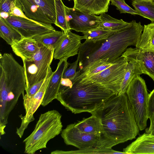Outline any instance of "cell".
Listing matches in <instances>:
<instances>
[{"mask_svg":"<svg viewBox=\"0 0 154 154\" xmlns=\"http://www.w3.org/2000/svg\"><path fill=\"white\" fill-rule=\"evenodd\" d=\"M90 113L101 125V134L94 147L112 149L135 138L139 133L126 93L115 94Z\"/></svg>","mask_w":154,"mask_h":154,"instance_id":"1","label":"cell"},{"mask_svg":"<svg viewBox=\"0 0 154 154\" xmlns=\"http://www.w3.org/2000/svg\"><path fill=\"white\" fill-rule=\"evenodd\" d=\"M143 28L140 22L132 20L129 26L106 39L96 42L85 41L78 52V71L82 72L99 60L112 63L121 56L128 46H135Z\"/></svg>","mask_w":154,"mask_h":154,"instance_id":"2","label":"cell"},{"mask_svg":"<svg viewBox=\"0 0 154 154\" xmlns=\"http://www.w3.org/2000/svg\"><path fill=\"white\" fill-rule=\"evenodd\" d=\"M71 88L60 86L57 99L74 114L94 111L115 94L95 82L75 79Z\"/></svg>","mask_w":154,"mask_h":154,"instance_id":"3","label":"cell"},{"mask_svg":"<svg viewBox=\"0 0 154 154\" xmlns=\"http://www.w3.org/2000/svg\"><path fill=\"white\" fill-rule=\"evenodd\" d=\"M26 88L23 66L9 62L0 65V133L5 134L9 115Z\"/></svg>","mask_w":154,"mask_h":154,"instance_id":"4","label":"cell"},{"mask_svg":"<svg viewBox=\"0 0 154 154\" xmlns=\"http://www.w3.org/2000/svg\"><path fill=\"white\" fill-rule=\"evenodd\" d=\"M61 117V114L56 110L41 114L33 131L23 141L24 153L33 154L46 148L49 141L61 133L63 126Z\"/></svg>","mask_w":154,"mask_h":154,"instance_id":"5","label":"cell"},{"mask_svg":"<svg viewBox=\"0 0 154 154\" xmlns=\"http://www.w3.org/2000/svg\"><path fill=\"white\" fill-rule=\"evenodd\" d=\"M126 94L131 107L136 122L140 131L146 126L148 117V94L145 81L137 76L130 82Z\"/></svg>","mask_w":154,"mask_h":154,"instance_id":"6","label":"cell"},{"mask_svg":"<svg viewBox=\"0 0 154 154\" xmlns=\"http://www.w3.org/2000/svg\"><path fill=\"white\" fill-rule=\"evenodd\" d=\"M39 44L40 49L32 58L23 60L26 81V90L45 79L54 58V48Z\"/></svg>","mask_w":154,"mask_h":154,"instance_id":"7","label":"cell"},{"mask_svg":"<svg viewBox=\"0 0 154 154\" xmlns=\"http://www.w3.org/2000/svg\"><path fill=\"white\" fill-rule=\"evenodd\" d=\"M16 7L29 18L46 23L56 20L54 0H15Z\"/></svg>","mask_w":154,"mask_h":154,"instance_id":"8","label":"cell"},{"mask_svg":"<svg viewBox=\"0 0 154 154\" xmlns=\"http://www.w3.org/2000/svg\"><path fill=\"white\" fill-rule=\"evenodd\" d=\"M128 63L127 59L121 56L115 60L113 65L100 72L82 80H77L82 82H96L117 94L120 92Z\"/></svg>","mask_w":154,"mask_h":154,"instance_id":"9","label":"cell"},{"mask_svg":"<svg viewBox=\"0 0 154 154\" xmlns=\"http://www.w3.org/2000/svg\"><path fill=\"white\" fill-rule=\"evenodd\" d=\"M5 20L8 24L18 31L23 38H33L56 30L51 24L39 22L30 19L9 16Z\"/></svg>","mask_w":154,"mask_h":154,"instance_id":"10","label":"cell"},{"mask_svg":"<svg viewBox=\"0 0 154 154\" xmlns=\"http://www.w3.org/2000/svg\"><path fill=\"white\" fill-rule=\"evenodd\" d=\"M53 72L50 66L45 81L39 90L32 97L23 103L25 114L24 116H19L21 122L20 127L17 128L16 132L20 138L22 137L25 130L30 123L34 120V114L41 104L48 83Z\"/></svg>","mask_w":154,"mask_h":154,"instance_id":"11","label":"cell"},{"mask_svg":"<svg viewBox=\"0 0 154 154\" xmlns=\"http://www.w3.org/2000/svg\"><path fill=\"white\" fill-rule=\"evenodd\" d=\"M66 20L71 30L83 32L98 28L100 23L99 16L83 12L65 5Z\"/></svg>","mask_w":154,"mask_h":154,"instance_id":"12","label":"cell"},{"mask_svg":"<svg viewBox=\"0 0 154 154\" xmlns=\"http://www.w3.org/2000/svg\"><path fill=\"white\" fill-rule=\"evenodd\" d=\"M61 133V137L66 145L74 146L79 149L94 147L99 139L97 136L80 131L75 123L67 125Z\"/></svg>","mask_w":154,"mask_h":154,"instance_id":"13","label":"cell"},{"mask_svg":"<svg viewBox=\"0 0 154 154\" xmlns=\"http://www.w3.org/2000/svg\"><path fill=\"white\" fill-rule=\"evenodd\" d=\"M121 56L124 57L128 62H136L142 73L148 75L154 81V51L129 48Z\"/></svg>","mask_w":154,"mask_h":154,"instance_id":"14","label":"cell"},{"mask_svg":"<svg viewBox=\"0 0 154 154\" xmlns=\"http://www.w3.org/2000/svg\"><path fill=\"white\" fill-rule=\"evenodd\" d=\"M82 36L73 33L71 30L64 34L59 45L54 50V58L56 60H67L78 54L82 45Z\"/></svg>","mask_w":154,"mask_h":154,"instance_id":"15","label":"cell"},{"mask_svg":"<svg viewBox=\"0 0 154 154\" xmlns=\"http://www.w3.org/2000/svg\"><path fill=\"white\" fill-rule=\"evenodd\" d=\"M67 60H60L56 70L51 76L41 104L42 106H47L53 100L57 99L63 75L69 64Z\"/></svg>","mask_w":154,"mask_h":154,"instance_id":"16","label":"cell"},{"mask_svg":"<svg viewBox=\"0 0 154 154\" xmlns=\"http://www.w3.org/2000/svg\"><path fill=\"white\" fill-rule=\"evenodd\" d=\"M123 152L126 154H154V134L145 133L140 135Z\"/></svg>","mask_w":154,"mask_h":154,"instance_id":"17","label":"cell"},{"mask_svg":"<svg viewBox=\"0 0 154 154\" xmlns=\"http://www.w3.org/2000/svg\"><path fill=\"white\" fill-rule=\"evenodd\" d=\"M11 47L14 53L22 60L32 58L40 48V45L33 38H23Z\"/></svg>","mask_w":154,"mask_h":154,"instance_id":"18","label":"cell"},{"mask_svg":"<svg viewBox=\"0 0 154 154\" xmlns=\"http://www.w3.org/2000/svg\"><path fill=\"white\" fill-rule=\"evenodd\" d=\"M73 8L88 14H100L108 11L110 0H73Z\"/></svg>","mask_w":154,"mask_h":154,"instance_id":"19","label":"cell"},{"mask_svg":"<svg viewBox=\"0 0 154 154\" xmlns=\"http://www.w3.org/2000/svg\"><path fill=\"white\" fill-rule=\"evenodd\" d=\"M75 123L81 131L97 136L99 139L101 133V125L99 119L95 115H92L90 117L84 118Z\"/></svg>","mask_w":154,"mask_h":154,"instance_id":"20","label":"cell"},{"mask_svg":"<svg viewBox=\"0 0 154 154\" xmlns=\"http://www.w3.org/2000/svg\"><path fill=\"white\" fill-rule=\"evenodd\" d=\"M143 30L137 42L136 48L154 51V23L144 25Z\"/></svg>","mask_w":154,"mask_h":154,"instance_id":"21","label":"cell"},{"mask_svg":"<svg viewBox=\"0 0 154 154\" xmlns=\"http://www.w3.org/2000/svg\"><path fill=\"white\" fill-rule=\"evenodd\" d=\"M99 17L101 21L98 28L118 31L126 27L131 24V22H127L122 19L118 20L114 18L106 13L101 14Z\"/></svg>","mask_w":154,"mask_h":154,"instance_id":"22","label":"cell"},{"mask_svg":"<svg viewBox=\"0 0 154 154\" xmlns=\"http://www.w3.org/2000/svg\"><path fill=\"white\" fill-rule=\"evenodd\" d=\"M143 74L138 64L134 61L128 62L125 72L121 83L119 94L126 93L131 81L137 76Z\"/></svg>","mask_w":154,"mask_h":154,"instance_id":"23","label":"cell"},{"mask_svg":"<svg viewBox=\"0 0 154 154\" xmlns=\"http://www.w3.org/2000/svg\"><path fill=\"white\" fill-rule=\"evenodd\" d=\"M0 36L11 46L23 38L20 34L0 17Z\"/></svg>","mask_w":154,"mask_h":154,"instance_id":"24","label":"cell"},{"mask_svg":"<svg viewBox=\"0 0 154 154\" xmlns=\"http://www.w3.org/2000/svg\"><path fill=\"white\" fill-rule=\"evenodd\" d=\"M115 61L111 63L106 60H99L96 61L82 72H79L77 71L75 79L82 80L97 74L113 65Z\"/></svg>","mask_w":154,"mask_h":154,"instance_id":"25","label":"cell"},{"mask_svg":"<svg viewBox=\"0 0 154 154\" xmlns=\"http://www.w3.org/2000/svg\"><path fill=\"white\" fill-rule=\"evenodd\" d=\"M63 34L64 32L63 31L55 30L38 35L33 38L38 44L51 47L55 50L60 42Z\"/></svg>","mask_w":154,"mask_h":154,"instance_id":"26","label":"cell"},{"mask_svg":"<svg viewBox=\"0 0 154 154\" xmlns=\"http://www.w3.org/2000/svg\"><path fill=\"white\" fill-rule=\"evenodd\" d=\"M132 4L142 17L154 23V1L153 0L133 1Z\"/></svg>","mask_w":154,"mask_h":154,"instance_id":"27","label":"cell"},{"mask_svg":"<svg viewBox=\"0 0 154 154\" xmlns=\"http://www.w3.org/2000/svg\"><path fill=\"white\" fill-rule=\"evenodd\" d=\"M56 20L54 24L64 33L71 30L66 20L65 5L62 0H54Z\"/></svg>","mask_w":154,"mask_h":154,"instance_id":"28","label":"cell"},{"mask_svg":"<svg viewBox=\"0 0 154 154\" xmlns=\"http://www.w3.org/2000/svg\"><path fill=\"white\" fill-rule=\"evenodd\" d=\"M116 32L97 28L82 32V36L86 41L96 42L106 39Z\"/></svg>","mask_w":154,"mask_h":154,"instance_id":"29","label":"cell"},{"mask_svg":"<svg viewBox=\"0 0 154 154\" xmlns=\"http://www.w3.org/2000/svg\"><path fill=\"white\" fill-rule=\"evenodd\" d=\"M51 154H125L122 152L116 151L112 149L100 148L92 147L91 148L79 149L76 150L64 151L60 150H56L51 152Z\"/></svg>","mask_w":154,"mask_h":154,"instance_id":"30","label":"cell"},{"mask_svg":"<svg viewBox=\"0 0 154 154\" xmlns=\"http://www.w3.org/2000/svg\"><path fill=\"white\" fill-rule=\"evenodd\" d=\"M148 117L150 121L149 127L145 132L154 134V89L149 94L148 103Z\"/></svg>","mask_w":154,"mask_h":154,"instance_id":"31","label":"cell"},{"mask_svg":"<svg viewBox=\"0 0 154 154\" xmlns=\"http://www.w3.org/2000/svg\"><path fill=\"white\" fill-rule=\"evenodd\" d=\"M112 5L115 6L117 10L120 13H129L132 15H139V14L135 10H134L128 5L125 0H110Z\"/></svg>","mask_w":154,"mask_h":154,"instance_id":"32","label":"cell"},{"mask_svg":"<svg viewBox=\"0 0 154 154\" xmlns=\"http://www.w3.org/2000/svg\"><path fill=\"white\" fill-rule=\"evenodd\" d=\"M78 63L79 60L77 58L74 62L69 63V67L66 69L63 75L62 78L69 79L72 82L76 75V70L78 66Z\"/></svg>","mask_w":154,"mask_h":154,"instance_id":"33","label":"cell"},{"mask_svg":"<svg viewBox=\"0 0 154 154\" xmlns=\"http://www.w3.org/2000/svg\"><path fill=\"white\" fill-rule=\"evenodd\" d=\"M15 0H0V12H5L9 14L16 7Z\"/></svg>","mask_w":154,"mask_h":154,"instance_id":"34","label":"cell"},{"mask_svg":"<svg viewBox=\"0 0 154 154\" xmlns=\"http://www.w3.org/2000/svg\"><path fill=\"white\" fill-rule=\"evenodd\" d=\"M73 85L72 81L69 79L62 78L60 86L71 88Z\"/></svg>","mask_w":154,"mask_h":154,"instance_id":"35","label":"cell"},{"mask_svg":"<svg viewBox=\"0 0 154 154\" xmlns=\"http://www.w3.org/2000/svg\"><path fill=\"white\" fill-rule=\"evenodd\" d=\"M0 17H1L4 19H7L9 16V14L3 12H0Z\"/></svg>","mask_w":154,"mask_h":154,"instance_id":"36","label":"cell"},{"mask_svg":"<svg viewBox=\"0 0 154 154\" xmlns=\"http://www.w3.org/2000/svg\"><path fill=\"white\" fill-rule=\"evenodd\" d=\"M133 1H143V0H132Z\"/></svg>","mask_w":154,"mask_h":154,"instance_id":"37","label":"cell"},{"mask_svg":"<svg viewBox=\"0 0 154 154\" xmlns=\"http://www.w3.org/2000/svg\"><path fill=\"white\" fill-rule=\"evenodd\" d=\"M69 0V1H70V0Z\"/></svg>","mask_w":154,"mask_h":154,"instance_id":"38","label":"cell"},{"mask_svg":"<svg viewBox=\"0 0 154 154\" xmlns=\"http://www.w3.org/2000/svg\"></svg>","mask_w":154,"mask_h":154,"instance_id":"39","label":"cell"}]
</instances>
